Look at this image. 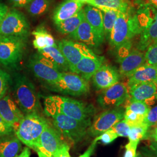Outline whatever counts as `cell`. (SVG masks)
Masks as SVG:
<instances>
[{"label":"cell","mask_w":157,"mask_h":157,"mask_svg":"<svg viewBox=\"0 0 157 157\" xmlns=\"http://www.w3.org/2000/svg\"><path fill=\"white\" fill-rule=\"evenodd\" d=\"M44 112L48 116L58 113L81 122H92L96 109L91 104L62 95H49L45 97Z\"/></svg>","instance_id":"cell-1"},{"label":"cell","mask_w":157,"mask_h":157,"mask_svg":"<svg viewBox=\"0 0 157 157\" xmlns=\"http://www.w3.org/2000/svg\"><path fill=\"white\" fill-rule=\"evenodd\" d=\"M50 120L41 113H31L25 115L15 129V134L21 143L35 151L37 150L40 137Z\"/></svg>","instance_id":"cell-2"},{"label":"cell","mask_w":157,"mask_h":157,"mask_svg":"<svg viewBox=\"0 0 157 157\" xmlns=\"http://www.w3.org/2000/svg\"><path fill=\"white\" fill-rule=\"evenodd\" d=\"M14 101L24 115L41 113L42 107L36 87L26 76L17 74L14 78Z\"/></svg>","instance_id":"cell-3"},{"label":"cell","mask_w":157,"mask_h":157,"mask_svg":"<svg viewBox=\"0 0 157 157\" xmlns=\"http://www.w3.org/2000/svg\"><path fill=\"white\" fill-rule=\"evenodd\" d=\"M140 33L137 13L130 8L126 12H119L108 41L112 47L117 49Z\"/></svg>","instance_id":"cell-4"},{"label":"cell","mask_w":157,"mask_h":157,"mask_svg":"<svg viewBox=\"0 0 157 157\" xmlns=\"http://www.w3.org/2000/svg\"><path fill=\"white\" fill-rule=\"evenodd\" d=\"M136 13L140 28L137 48L143 52L157 43V9L151 4H146L141 6Z\"/></svg>","instance_id":"cell-5"},{"label":"cell","mask_w":157,"mask_h":157,"mask_svg":"<svg viewBox=\"0 0 157 157\" xmlns=\"http://www.w3.org/2000/svg\"><path fill=\"white\" fill-rule=\"evenodd\" d=\"M51 119L52 124L63 137L73 144L78 143L87 134L91 122H81L64 115L53 113L47 116Z\"/></svg>","instance_id":"cell-6"},{"label":"cell","mask_w":157,"mask_h":157,"mask_svg":"<svg viewBox=\"0 0 157 157\" xmlns=\"http://www.w3.org/2000/svg\"><path fill=\"white\" fill-rule=\"evenodd\" d=\"M28 39L0 36V65L15 68L22 59Z\"/></svg>","instance_id":"cell-7"},{"label":"cell","mask_w":157,"mask_h":157,"mask_svg":"<svg viewBox=\"0 0 157 157\" xmlns=\"http://www.w3.org/2000/svg\"><path fill=\"white\" fill-rule=\"evenodd\" d=\"M45 87L53 92L73 97L86 95L90 90L88 81L71 72H62L60 78L55 83Z\"/></svg>","instance_id":"cell-8"},{"label":"cell","mask_w":157,"mask_h":157,"mask_svg":"<svg viewBox=\"0 0 157 157\" xmlns=\"http://www.w3.org/2000/svg\"><path fill=\"white\" fill-rule=\"evenodd\" d=\"M30 29V23L23 13L17 10H9L0 25V36L28 39Z\"/></svg>","instance_id":"cell-9"},{"label":"cell","mask_w":157,"mask_h":157,"mask_svg":"<svg viewBox=\"0 0 157 157\" xmlns=\"http://www.w3.org/2000/svg\"><path fill=\"white\" fill-rule=\"evenodd\" d=\"M125 109L123 107L105 109L95 115L87 131V134L96 137L111 129L124 118Z\"/></svg>","instance_id":"cell-10"},{"label":"cell","mask_w":157,"mask_h":157,"mask_svg":"<svg viewBox=\"0 0 157 157\" xmlns=\"http://www.w3.org/2000/svg\"><path fill=\"white\" fill-rule=\"evenodd\" d=\"M28 67L44 86L55 83L60 78L62 73L38 52L30 58Z\"/></svg>","instance_id":"cell-11"},{"label":"cell","mask_w":157,"mask_h":157,"mask_svg":"<svg viewBox=\"0 0 157 157\" xmlns=\"http://www.w3.org/2000/svg\"><path fill=\"white\" fill-rule=\"evenodd\" d=\"M129 98L127 86L123 83L118 82L107 89L102 90L98 95L97 101L103 109H108L121 107Z\"/></svg>","instance_id":"cell-12"},{"label":"cell","mask_w":157,"mask_h":157,"mask_svg":"<svg viewBox=\"0 0 157 157\" xmlns=\"http://www.w3.org/2000/svg\"><path fill=\"white\" fill-rule=\"evenodd\" d=\"M56 45L67 62L71 72H72L75 67L83 56L94 53L87 45L72 40H61L58 41Z\"/></svg>","instance_id":"cell-13"},{"label":"cell","mask_w":157,"mask_h":157,"mask_svg":"<svg viewBox=\"0 0 157 157\" xmlns=\"http://www.w3.org/2000/svg\"><path fill=\"white\" fill-rule=\"evenodd\" d=\"M67 143L63 140V136L60 132L53 125L52 126L50 122L40 137L37 151L54 157L58 151Z\"/></svg>","instance_id":"cell-14"},{"label":"cell","mask_w":157,"mask_h":157,"mask_svg":"<svg viewBox=\"0 0 157 157\" xmlns=\"http://www.w3.org/2000/svg\"><path fill=\"white\" fill-rule=\"evenodd\" d=\"M69 37L84 44L91 50L100 48L104 41V39L98 35L86 19L75 32L69 35Z\"/></svg>","instance_id":"cell-15"},{"label":"cell","mask_w":157,"mask_h":157,"mask_svg":"<svg viewBox=\"0 0 157 157\" xmlns=\"http://www.w3.org/2000/svg\"><path fill=\"white\" fill-rule=\"evenodd\" d=\"M120 74L111 65L103 64L92 77L93 86L97 90H104L119 82Z\"/></svg>","instance_id":"cell-16"},{"label":"cell","mask_w":157,"mask_h":157,"mask_svg":"<svg viewBox=\"0 0 157 157\" xmlns=\"http://www.w3.org/2000/svg\"><path fill=\"white\" fill-rule=\"evenodd\" d=\"M105 58L97 56L95 53L82 58L75 67L72 72L76 73L87 81L92 78L96 71L104 64Z\"/></svg>","instance_id":"cell-17"},{"label":"cell","mask_w":157,"mask_h":157,"mask_svg":"<svg viewBox=\"0 0 157 157\" xmlns=\"http://www.w3.org/2000/svg\"><path fill=\"white\" fill-rule=\"evenodd\" d=\"M0 115L14 129L25 115L9 95H6L0 100Z\"/></svg>","instance_id":"cell-18"},{"label":"cell","mask_w":157,"mask_h":157,"mask_svg":"<svg viewBox=\"0 0 157 157\" xmlns=\"http://www.w3.org/2000/svg\"><path fill=\"white\" fill-rule=\"evenodd\" d=\"M119 63V74L129 78L139 67L146 63L144 53L138 50H133Z\"/></svg>","instance_id":"cell-19"},{"label":"cell","mask_w":157,"mask_h":157,"mask_svg":"<svg viewBox=\"0 0 157 157\" xmlns=\"http://www.w3.org/2000/svg\"><path fill=\"white\" fill-rule=\"evenodd\" d=\"M83 4L75 0H65L57 6L52 13V19L56 25L75 16L83 9Z\"/></svg>","instance_id":"cell-20"},{"label":"cell","mask_w":157,"mask_h":157,"mask_svg":"<svg viewBox=\"0 0 157 157\" xmlns=\"http://www.w3.org/2000/svg\"><path fill=\"white\" fill-rule=\"evenodd\" d=\"M129 92L128 102L145 101L155 97L157 85L154 82L136 84L128 88Z\"/></svg>","instance_id":"cell-21"},{"label":"cell","mask_w":157,"mask_h":157,"mask_svg":"<svg viewBox=\"0 0 157 157\" xmlns=\"http://www.w3.org/2000/svg\"><path fill=\"white\" fill-rule=\"evenodd\" d=\"M37 52L50 62L60 72H70L68 63L57 45L38 50Z\"/></svg>","instance_id":"cell-22"},{"label":"cell","mask_w":157,"mask_h":157,"mask_svg":"<svg viewBox=\"0 0 157 157\" xmlns=\"http://www.w3.org/2000/svg\"><path fill=\"white\" fill-rule=\"evenodd\" d=\"M157 79V67L144 63L129 78L127 87L141 83L154 82Z\"/></svg>","instance_id":"cell-23"},{"label":"cell","mask_w":157,"mask_h":157,"mask_svg":"<svg viewBox=\"0 0 157 157\" xmlns=\"http://www.w3.org/2000/svg\"><path fill=\"white\" fill-rule=\"evenodd\" d=\"M22 145L15 135L0 137V157H15L22 151Z\"/></svg>","instance_id":"cell-24"},{"label":"cell","mask_w":157,"mask_h":157,"mask_svg":"<svg viewBox=\"0 0 157 157\" xmlns=\"http://www.w3.org/2000/svg\"><path fill=\"white\" fill-rule=\"evenodd\" d=\"M83 10L86 21L99 36L105 39L102 11L97 8L88 5L86 6Z\"/></svg>","instance_id":"cell-25"},{"label":"cell","mask_w":157,"mask_h":157,"mask_svg":"<svg viewBox=\"0 0 157 157\" xmlns=\"http://www.w3.org/2000/svg\"><path fill=\"white\" fill-rule=\"evenodd\" d=\"M32 34L34 36L33 45L37 50L56 45L54 37L45 27H37L32 32Z\"/></svg>","instance_id":"cell-26"},{"label":"cell","mask_w":157,"mask_h":157,"mask_svg":"<svg viewBox=\"0 0 157 157\" xmlns=\"http://www.w3.org/2000/svg\"><path fill=\"white\" fill-rule=\"evenodd\" d=\"M84 20V11L82 9L75 16L56 25V28L60 33L70 35L77 30Z\"/></svg>","instance_id":"cell-27"},{"label":"cell","mask_w":157,"mask_h":157,"mask_svg":"<svg viewBox=\"0 0 157 157\" xmlns=\"http://www.w3.org/2000/svg\"><path fill=\"white\" fill-rule=\"evenodd\" d=\"M52 3V0H31L26 10L32 17H40L47 13Z\"/></svg>","instance_id":"cell-28"},{"label":"cell","mask_w":157,"mask_h":157,"mask_svg":"<svg viewBox=\"0 0 157 157\" xmlns=\"http://www.w3.org/2000/svg\"><path fill=\"white\" fill-rule=\"evenodd\" d=\"M98 9L107 8L119 12H126L130 8L126 0H95Z\"/></svg>","instance_id":"cell-29"},{"label":"cell","mask_w":157,"mask_h":157,"mask_svg":"<svg viewBox=\"0 0 157 157\" xmlns=\"http://www.w3.org/2000/svg\"><path fill=\"white\" fill-rule=\"evenodd\" d=\"M100 10L102 13L104 36L108 40L119 12L107 8H101Z\"/></svg>","instance_id":"cell-30"},{"label":"cell","mask_w":157,"mask_h":157,"mask_svg":"<svg viewBox=\"0 0 157 157\" xmlns=\"http://www.w3.org/2000/svg\"><path fill=\"white\" fill-rule=\"evenodd\" d=\"M149 129L148 126L144 122L131 127L128 135L129 141H140L142 139H146V135Z\"/></svg>","instance_id":"cell-31"},{"label":"cell","mask_w":157,"mask_h":157,"mask_svg":"<svg viewBox=\"0 0 157 157\" xmlns=\"http://www.w3.org/2000/svg\"><path fill=\"white\" fill-rule=\"evenodd\" d=\"M125 108L129 109L136 113L146 118L151 108L144 101L128 102Z\"/></svg>","instance_id":"cell-32"},{"label":"cell","mask_w":157,"mask_h":157,"mask_svg":"<svg viewBox=\"0 0 157 157\" xmlns=\"http://www.w3.org/2000/svg\"><path fill=\"white\" fill-rule=\"evenodd\" d=\"M12 83L10 75L0 69V100L6 95Z\"/></svg>","instance_id":"cell-33"},{"label":"cell","mask_w":157,"mask_h":157,"mask_svg":"<svg viewBox=\"0 0 157 157\" xmlns=\"http://www.w3.org/2000/svg\"><path fill=\"white\" fill-rule=\"evenodd\" d=\"M124 119L126 124L131 128L136 125L144 123L145 117L136 113L129 109L125 108Z\"/></svg>","instance_id":"cell-34"},{"label":"cell","mask_w":157,"mask_h":157,"mask_svg":"<svg viewBox=\"0 0 157 157\" xmlns=\"http://www.w3.org/2000/svg\"><path fill=\"white\" fill-rule=\"evenodd\" d=\"M146 63L157 67V43L150 45L144 53Z\"/></svg>","instance_id":"cell-35"},{"label":"cell","mask_w":157,"mask_h":157,"mask_svg":"<svg viewBox=\"0 0 157 157\" xmlns=\"http://www.w3.org/2000/svg\"><path fill=\"white\" fill-rule=\"evenodd\" d=\"M111 129L117 133L118 137H128L130 127L126 124L124 119H123L118 122L117 124H115Z\"/></svg>","instance_id":"cell-36"},{"label":"cell","mask_w":157,"mask_h":157,"mask_svg":"<svg viewBox=\"0 0 157 157\" xmlns=\"http://www.w3.org/2000/svg\"><path fill=\"white\" fill-rule=\"evenodd\" d=\"M118 137V136L117 133L112 129H110L99 136L96 137L95 139L98 141H101L104 144H109L115 140Z\"/></svg>","instance_id":"cell-37"},{"label":"cell","mask_w":157,"mask_h":157,"mask_svg":"<svg viewBox=\"0 0 157 157\" xmlns=\"http://www.w3.org/2000/svg\"><path fill=\"white\" fill-rule=\"evenodd\" d=\"M144 122L147 124L149 128L155 127L157 123V105L150 109L148 112Z\"/></svg>","instance_id":"cell-38"},{"label":"cell","mask_w":157,"mask_h":157,"mask_svg":"<svg viewBox=\"0 0 157 157\" xmlns=\"http://www.w3.org/2000/svg\"><path fill=\"white\" fill-rule=\"evenodd\" d=\"M14 131L13 127L7 123L0 115V137L13 134Z\"/></svg>","instance_id":"cell-39"},{"label":"cell","mask_w":157,"mask_h":157,"mask_svg":"<svg viewBox=\"0 0 157 157\" xmlns=\"http://www.w3.org/2000/svg\"><path fill=\"white\" fill-rule=\"evenodd\" d=\"M132 47V42L131 41L127 42L123 45L120 46L117 50V59L118 62H119L122 60L125 56H127L129 53Z\"/></svg>","instance_id":"cell-40"},{"label":"cell","mask_w":157,"mask_h":157,"mask_svg":"<svg viewBox=\"0 0 157 157\" xmlns=\"http://www.w3.org/2000/svg\"><path fill=\"white\" fill-rule=\"evenodd\" d=\"M139 141H130L125 146L126 151L124 152V157H135L136 155L137 147Z\"/></svg>","instance_id":"cell-41"},{"label":"cell","mask_w":157,"mask_h":157,"mask_svg":"<svg viewBox=\"0 0 157 157\" xmlns=\"http://www.w3.org/2000/svg\"><path fill=\"white\" fill-rule=\"evenodd\" d=\"M97 142H98V141L95 138V139L91 143V144L89 147V148L87 149V150L84 152L83 154H82L81 155H80L78 157H91L95 150Z\"/></svg>","instance_id":"cell-42"},{"label":"cell","mask_w":157,"mask_h":157,"mask_svg":"<svg viewBox=\"0 0 157 157\" xmlns=\"http://www.w3.org/2000/svg\"><path fill=\"white\" fill-rule=\"evenodd\" d=\"M12 6L16 8H25L31 0H8Z\"/></svg>","instance_id":"cell-43"},{"label":"cell","mask_w":157,"mask_h":157,"mask_svg":"<svg viewBox=\"0 0 157 157\" xmlns=\"http://www.w3.org/2000/svg\"><path fill=\"white\" fill-rule=\"evenodd\" d=\"M70 147L67 143L58 151L54 157H71L69 154Z\"/></svg>","instance_id":"cell-44"},{"label":"cell","mask_w":157,"mask_h":157,"mask_svg":"<svg viewBox=\"0 0 157 157\" xmlns=\"http://www.w3.org/2000/svg\"><path fill=\"white\" fill-rule=\"evenodd\" d=\"M8 11H9L8 6L4 3L0 2V25L4 21V19H5Z\"/></svg>","instance_id":"cell-45"},{"label":"cell","mask_w":157,"mask_h":157,"mask_svg":"<svg viewBox=\"0 0 157 157\" xmlns=\"http://www.w3.org/2000/svg\"><path fill=\"white\" fill-rule=\"evenodd\" d=\"M148 137H150L153 140V142L157 143V125L154 127L151 132H149V130L148 131L146 135V139H148Z\"/></svg>","instance_id":"cell-46"},{"label":"cell","mask_w":157,"mask_h":157,"mask_svg":"<svg viewBox=\"0 0 157 157\" xmlns=\"http://www.w3.org/2000/svg\"><path fill=\"white\" fill-rule=\"evenodd\" d=\"M141 153L143 155V157H155L151 151L150 150V148L147 147L142 148Z\"/></svg>","instance_id":"cell-47"},{"label":"cell","mask_w":157,"mask_h":157,"mask_svg":"<svg viewBox=\"0 0 157 157\" xmlns=\"http://www.w3.org/2000/svg\"><path fill=\"white\" fill-rule=\"evenodd\" d=\"M30 156L31 152L30 150V148L28 147H26L23 149L21 152L15 157H30Z\"/></svg>","instance_id":"cell-48"},{"label":"cell","mask_w":157,"mask_h":157,"mask_svg":"<svg viewBox=\"0 0 157 157\" xmlns=\"http://www.w3.org/2000/svg\"><path fill=\"white\" fill-rule=\"evenodd\" d=\"M78 1L83 4H87L88 6H92L98 8V6L95 3V0H75Z\"/></svg>","instance_id":"cell-49"},{"label":"cell","mask_w":157,"mask_h":157,"mask_svg":"<svg viewBox=\"0 0 157 157\" xmlns=\"http://www.w3.org/2000/svg\"><path fill=\"white\" fill-rule=\"evenodd\" d=\"M149 148L155 157H157V143L152 141L150 146H149Z\"/></svg>","instance_id":"cell-50"},{"label":"cell","mask_w":157,"mask_h":157,"mask_svg":"<svg viewBox=\"0 0 157 157\" xmlns=\"http://www.w3.org/2000/svg\"><path fill=\"white\" fill-rule=\"evenodd\" d=\"M150 4L155 8L157 9V0H148Z\"/></svg>","instance_id":"cell-51"},{"label":"cell","mask_w":157,"mask_h":157,"mask_svg":"<svg viewBox=\"0 0 157 157\" xmlns=\"http://www.w3.org/2000/svg\"><path fill=\"white\" fill-rule=\"evenodd\" d=\"M36 152L37 154L38 157H52L51 156H48V155H46L45 154H44V153H43L41 151H37Z\"/></svg>","instance_id":"cell-52"},{"label":"cell","mask_w":157,"mask_h":157,"mask_svg":"<svg viewBox=\"0 0 157 157\" xmlns=\"http://www.w3.org/2000/svg\"><path fill=\"white\" fill-rule=\"evenodd\" d=\"M143 157V155L141 153V152H138L137 153H136V157Z\"/></svg>","instance_id":"cell-53"},{"label":"cell","mask_w":157,"mask_h":157,"mask_svg":"<svg viewBox=\"0 0 157 157\" xmlns=\"http://www.w3.org/2000/svg\"><path fill=\"white\" fill-rule=\"evenodd\" d=\"M155 98H156V99H157V93H156V94H155Z\"/></svg>","instance_id":"cell-54"},{"label":"cell","mask_w":157,"mask_h":157,"mask_svg":"<svg viewBox=\"0 0 157 157\" xmlns=\"http://www.w3.org/2000/svg\"><path fill=\"white\" fill-rule=\"evenodd\" d=\"M155 83H156V84H157V80H156V81H155Z\"/></svg>","instance_id":"cell-55"},{"label":"cell","mask_w":157,"mask_h":157,"mask_svg":"<svg viewBox=\"0 0 157 157\" xmlns=\"http://www.w3.org/2000/svg\"><path fill=\"white\" fill-rule=\"evenodd\" d=\"M1 1H2V0H0V2H1Z\"/></svg>","instance_id":"cell-56"},{"label":"cell","mask_w":157,"mask_h":157,"mask_svg":"<svg viewBox=\"0 0 157 157\" xmlns=\"http://www.w3.org/2000/svg\"><path fill=\"white\" fill-rule=\"evenodd\" d=\"M157 124H156V126H157Z\"/></svg>","instance_id":"cell-57"}]
</instances>
